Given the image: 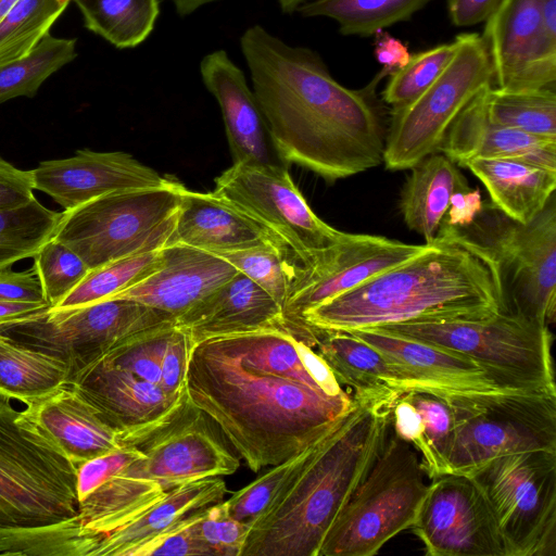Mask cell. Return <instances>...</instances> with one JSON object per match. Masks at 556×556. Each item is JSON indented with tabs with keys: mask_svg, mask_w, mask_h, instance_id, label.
<instances>
[{
	"mask_svg": "<svg viewBox=\"0 0 556 556\" xmlns=\"http://www.w3.org/2000/svg\"><path fill=\"white\" fill-rule=\"evenodd\" d=\"M42 303H21L0 301V325L21 320L48 309Z\"/></svg>",
	"mask_w": 556,
	"mask_h": 556,
	"instance_id": "6f0895ef",
	"label": "cell"
},
{
	"mask_svg": "<svg viewBox=\"0 0 556 556\" xmlns=\"http://www.w3.org/2000/svg\"><path fill=\"white\" fill-rule=\"evenodd\" d=\"M161 249L128 255L90 270L55 307L72 308L112 298L153 273Z\"/></svg>",
	"mask_w": 556,
	"mask_h": 556,
	"instance_id": "ab89813d",
	"label": "cell"
},
{
	"mask_svg": "<svg viewBox=\"0 0 556 556\" xmlns=\"http://www.w3.org/2000/svg\"><path fill=\"white\" fill-rule=\"evenodd\" d=\"M176 325L190 336L193 344L208 338L261 329L288 330L282 307L239 271L178 317Z\"/></svg>",
	"mask_w": 556,
	"mask_h": 556,
	"instance_id": "cb8c5ba5",
	"label": "cell"
},
{
	"mask_svg": "<svg viewBox=\"0 0 556 556\" xmlns=\"http://www.w3.org/2000/svg\"><path fill=\"white\" fill-rule=\"evenodd\" d=\"M76 478L77 465L0 394V525L76 517Z\"/></svg>",
	"mask_w": 556,
	"mask_h": 556,
	"instance_id": "ba28073f",
	"label": "cell"
},
{
	"mask_svg": "<svg viewBox=\"0 0 556 556\" xmlns=\"http://www.w3.org/2000/svg\"><path fill=\"white\" fill-rule=\"evenodd\" d=\"M0 301L49 305L33 266L24 271H13L10 268L0 269Z\"/></svg>",
	"mask_w": 556,
	"mask_h": 556,
	"instance_id": "816d5d0a",
	"label": "cell"
},
{
	"mask_svg": "<svg viewBox=\"0 0 556 556\" xmlns=\"http://www.w3.org/2000/svg\"><path fill=\"white\" fill-rule=\"evenodd\" d=\"M444 396L455 417L448 472L469 475L507 454L556 451V393Z\"/></svg>",
	"mask_w": 556,
	"mask_h": 556,
	"instance_id": "30bf717a",
	"label": "cell"
},
{
	"mask_svg": "<svg viewBox=\"0 0 556 556\" xmlns=\"http://www.w3.org/2000/svg\"><path fill=\"white\" fill-rule=\"evenodd\" d=\"M468 476L492 510L506 556L556 555V451L503 455Z\"/></svg>",
	"mask_w": 556,
	"mask_h": 556,
	"instance_id": "8fae6325",
	"label": "cell"
},
{
	"mask_svg": "<svg viewBox=\"0 0 556 556\" xmlns=\"http://www.w3.org/2000/svg\"><path fill=\"white\" fill-rule=\"evenodd\" d=\"M138 455L135 446L122 444L108 454L86 460L77 466L76 491L78 503L121 470Z\"/></svg>",
	"mask_w": 556,
	"mask_h": 556,
	"instance_id": "f907efd6",
	"label": "cell"
},
{
	"mask_svg": "<svg viewBox=\"0 0 556 556\" xmlns=\"http://www.w3.org/2000/svg\"><path fill=\"white\" fill-rule=\"evenodd\" d=\"M503 0H447L448 14L457 27L485 23Z\"/></svg>",
	"mask_w": 556,
	"mask_h": 556,
	"instance_id": "db71d44e",
	"label": "cell"
},
{
	"mask_svg": "<svg viewBox=\"0 0 556 556\" xmlns=\"http://www.w3.org/2000/svg\"><path fill=\"white\" fill-rule=\"evenodd\" d=\"M62 213L43 206L36 198L29 202L0 210V269L34 257L49 241Z\"/></svg>",
	"mask_w": 556,
	"mask_h": 556,
	"instance_id": "f35d334b",
	"label": "cell"
},
{
	"mask_svg": "<svg viewBox=\"0 0 556 556\" xmlns=\"http://www.w3.org/2000/svg\"><path fill=\"white\" fill-rule=\"evenodd\" d=\"M237 273L215 253L182 243L165 244L157 268L112 298L139 302L176 320Z\"/></svg>",
	"mask_w": 556,
	"mask_h": 556,
	"instance_id": "7402d4cb",
	"label": "cell"
},
{
	"mask_svg": "<svg viewBox=\"0 0 556 556\" xmlns=\"http://www.w3.org/2000/svg\"><path fill=\"white\" fill-rule=\"evenodd\" d=\"M265 290L281 307L290 295L299 265L283 244L267 242L248 249L215 253Z\"/></svg>",
	"mask_w": 556,
	"mask_h": 556,
	"instance_id": "60d3db41",
	"label": "cell"
},
{
	"mask_svg": "<svg viewBox=\"0 0 556 556\" xmlns=\"http://www.w3.org/2000/svg\"><path fill=\"white\" fill-rule=\"evenodd\" d=\"M68 379L65 362L0 333V394L27 404Z\"/></svg>",
	"mask_w": 556,
	"mask_h": 556,
	"instance_id": "d6a6232c",
	"label": "cell"
},
{
	"mask_svg": "<svg viewBox=\"0 0 556 556\" xmlns=\"http://www.w3.org/2000/svg\"><path fill=\"white\" fill-rule=\"evenodd\" d=\"M240 49L273 142L289 165L333 182L383 163L376 97L383 70L367 86L346 88L317 52L288 45L260 24L243 31Z\"/></svg>",
	"mask_w": 556,
	"mask_h": 556,
	"instance_id": "6da1fadb",
	"label": "cell"
},
{
	"mask_svg": "<svg viewBox=\"0 0 556 556\" xmlns=\"http://www.w3.org/2000/svg\"><path fill=\"white\" fill-rule=\"evenodd\" d=\"M375 39L374 54L388 76L401 70L409 61L412 53L408 46L390 34L378 31Z\"/></svg>",
	"mask_w": 556,
	"mask_h": 556,
	"instance_id": "11a10c76",
	"label": "cell"
},
{
	"mask_svg": "<svg viewBox=\"0 0 556 556\" xmlns=\"http://www.w3.org/2000/svg\"><path fill=\"white\" fill-rule=\"evenodd\" d=\"M60 1H61L62 3H64V4H68V3H70V1H72V0H60Z\"/></svg>",
	"mask_w": 556,
	"mask_h": 556,
	"instance_id": "91938a15",
	"label": "cell"
},
{
	"mask_svg": "<svg viewBox=\"0 0 556 556\" xmlns=\"http://www.w3.org/2000/svg\"><path fill=\"white\" fill-rule=\"evenodd\" d=\"M100 535L78 516L42 526L0 525V555L96 556Z\"/></svg>",
	"mask_w": 556,
	"mask_h": 556,
	"instance_id": "836d02e7",
	"label": "cell"
},
{
	"mask_svg": "<svg viewBox=\"0 0 556 556\" xmlns=\"http://www.w3.org/2000/svg\"><path fill=\"white\" fill-rule=\"evenodd\" d=\"M506 311L498 261L454 226L412 258L306 311L303 323L349 332L408 321L477 319Z\"/></svg>",
	"mask_w": 556,
	"mask_h": 556,
	"instance_id": "3957f363",
	"label": "cell"
},
{
	"mask_svg": "<svg viewBox=\"0 0 556 556\" xmlns=\"http://www.w3.org/2000/svg\"><path fill=\"white\" fill-rule=\"evenodd\" d=\"M198 527L212 556H240L249 523L232 518L225 501L203 508Z\"/></svg>",
	"mask_w": 556,
	"mask_h": 556,
	"instance_id": "7dc6e473",
	"label": "cell"
},
{
	"mask_svg": "<svg viewBox=\"0 0 556 556\" xmlns=\"http://www.w3.org/2000/svg\"><path fill=\"white\" fill-rule=\"evenodd\" d=\"M67 383L91 403L118 433L157 419L181 396H170L161 386L103 358L78 371Z\"/></svg>",
	"mask_w": 556,
	"mask_h": 556,
	"instance_id": "484cf974",
	"label": "cell"
},
{
	"mask_svg": "<svg viewBox=\"0 0 556 556\" xmlns=\"http://www.w3.org/2000/svg\"><path fill=\"white\" fill-rule=\"evenodd\" d=\"M314 350L330 368L338 383L351 392H401L400 374L391 362L351 333L319 330Z\"/></svg>",
	"mask_w": 556,
	"mask_h": 556,
	"instance_id": "1f68e13d",
	"label": "cell"
},
{
	"mask_svg": "<svg viewBox=\"0 0 556 556\" xmlns=\"http://www.w3.org/2000/svg\"><path fill=\"white\" fill-rule=\"evenodd\" d=\"M202 81L216 99L225 124L233 163L265 170L289 168L270 137L258 101L243 71L223 50H214L200 63Z\"/></svg>",
	"mask_w": 556,
	"mask_h": 556,
	"instance_id": "44dd1931",
	"label": "cell"
},
{
	"mask_svg": "<svg viewBox=\"0 0 556 556\" xmlns=\"http://www.w3.org/2000/svg\"><path fill=\"white\" fill-rule=\"evenodd\" d=\"M226 493L227 485L222 477L180 484L119 527L101 533L96 556H131L138 546L170 529L193 511L224 501Z\"/></svg>",
	"mask_w": 556,
	"mask_h": 556,
	"instance_id": "83f0119b",
	"label": "cell"
},
{
	"mask_svg": "<svg viewBox=\"0 0 556 556\" xmlns=\"http://www.w3.org/2000/svg\"><path fill=\"white\" fill-rule=\"evenodd\" d=\"M462 355L483 367L502 386L556 393L548 326L511 311L477 319L408 321L376 327Z\"/></svg>",
	"mask_w": 556,
	"mask_h": 556,
	"instance_id": "52a82bcc",
	"label": "cell"
},
{
	"mask_svg": "<svg viewBox=\"0 0 556 556\" xmlns=\"http://www.w3.org/2000/svg\"><path fill=\"white\" fill-rule=\"evenodd\" d=\"M399 394L351 392L349 407L249 523L240 556H318L328 531L381 450Z\"/></svg>",
	"mask_w": 556,
	"mask_h": 556,
	"instance_id": "277c9868",
	"label": "cell"
},
{
	"mask_svg": "<svg viewBox=\"0 0 556 556\" xmlns=\"http://www.w3.org/2000/svg\"><path fill=\"white\" fill-rule=\"evenodd\" d=\"M431 0H313L300 7L303 17L336 21L344 36H371L410 17Z\"/></svg>",
	"mask_w": 556,
	"mask_h": 556,
	"instance_id": "d590c367",
	"label": "cell"
},
{
	"mask_svg": "<svg viewBox=\"0 0 556 556\" xmlns=\"http://www.w3.org/2000/svg\"><path fill=\"white\" fill-rule=\"evenodd\" d=\"M87 29L117 49L136 48L152 34L160 0H73Z\"/></svg>",
	"mask_w": 556,
	"mask_h": 556,
	"instance_id": "e575fe53",
	"label": "cell"
},
{
	"mask_svg": "<svg viewBox=\"0 0 556 556\" xmlns=\"http://www.w3.org/2000/svg\"><path fill=\"white\" fill-rule=\"evenodd\" d=\"M455 227V226H454ZM488 249L498 261L506 311L545 326L556 308V204L555 195L530 223H518L493 206L482 210L466 225L456 227Z\"/></svg>",
	"mask_w": 556,
	"mask_h": 556,
	"instance_id": "7c38bea8",
	"label": "cell"
},
{
	"mask_svg": "<svg viewBox=\"0 0 556 556\" xmlns=\"http://www.w3.org/2000/svg\"><path fill=\"white\" fill-rule=\"evenodd\" d=\"M138 455L78 503V518L108 533L186 482L235 473L241 458L187 391L157 419L119 432Z\"/></svg>",
	"mask_w": 556,
	"mask_h": 556,
	"instance_id": "5b68a950",
	"label": "cell"
},
{
	"mask_svg": "<svg viewBox=\"0 0 556 556\" xmlns=\"http://www.w3.org/2000/svg\"><path fill=\"white\" fill-rule=\"evenodd\" d=\"M177 14L181 17L188 16L200 8L220 0H170ZM308 0H276L282 13L292 14L298 12L301 5Z\"/></svg>",
	"mask_w": 556,
	"mask_h": 556,
	"instance_id": "9f6ffc18",
	"label": "cell"
},
{
	"mask_svg": "<svg viewBox=\"0 0 556 556\" xmlns=\"http://www.w3.org/2000/svg\"><path fill=\"white\" fill-rule=\"evenodd\" d=\"M176 323L169 315L127 299H105L72 308H51L0 325V333L53 355L70 368V379L131 337Z\"/></svg>",
	"mask_w": 556,
	"mask_h": 556,
	"instance_id": "5bb4252c",
	"label": "cell"
},
{
	"mask_svg": "<svg viewBox=\"0 0 556 556\" xmlns=\"http://www.w3.org/2000/svg\"><path fill=\"white\" fill-rule=\"evenodd\" d=\"M485 89L452 122L438 151L459 166L473 159L515 157L556 169V139L492 123L484 109Z\"/></svg>",
	"mask_w": 556,
	"mask_h": 556,
	"instance_id": "d4e9b609",
	"label": "cell"
},
{
	"mask_svg": "<svg viewBox=\"0 0 556 556\" xmlns=\"http://www.w3.org/2000/svg\"><path fill=\"white\" fill-rule=\"evenodd\" d=\"M382 236L348 233L307 265H298L283 316L291 334L315 346L317 332L303 323V314L364 280L394 267L424 251Z\"/></svg>",
	"mask_w": 556,
	"mask_h": 556,
	"instance_id": "2e32d148",
	"label": "cell"
},
{
	"mask_svg": "<svg viewBox=\"0 0 556 556\" xmlns=\"http://www.w3.org/2000/svg\"><path fill=\"white\" fill-rule=\"evenodd\" d=\"M33 258L50 307H55L90 271L80 256L53 237Z\"/></svg>",
	"mask_w": 556,
	"mask_h": 556,
	"instance_id": "f6af8a7d",
	"label": "cell"
},
{
	"mask_svg": "<svg viewBox=\"0 0 556 556\" xmlns=\"http://www.w3.org/2000/svg\"><path fill=\"white\" fill-rule=\"evenodd\" d=\"M410 528L431 556H506L492 510L468 475L431 478Z\"/></svg>",
	"mask_w": 556,
	"mask_h": 556,
	"instance_id": "e0dca14e",
	"label": "cell"
},
{
	"mask_svg": "<svg viewBox=\"0 0 556 556\" xmlns=\"http://www.w3.org/2000/svg\"><path fill=\"white\" fill-rule=\"evenodd\" d=\"M67 5L60 0H20L0 21V63L27 55Z\"/></svg>",
	"mask_w": 556,
	"mask_h": 556,
	"instance_id": "b9f144b4",
	"label": "cell"
},
{
	"mask_svg": "<svg viewBox=\"0 0 556 556\" xmlns=\"http://www.w3.org/2000/svg\"><path fill=\"white\" fill-rule=\"evenodd\" d=\"M484 109L494 124L556 139L555 87L525 90L489 87L484 91Z\"/></svg>",
	"mask_w": 556,
	"mask_h": 556,
	"instance_id": "8d00e7d4",
	"label": "cell"
},
{
	"mask_svg": "<svg viewBox=\"0 0 556 556\" xmlns=\"http://www.w3.org/2000/svg\"><path fill=\"white\" fill-rule=\"evenodd\" d=\"M76 56L75 38L48 33L27 55L0 63V104L18 97H35L52 74Z\"/></svg>",
	"mask_w": 556,
	"mask_h": 556,
	"instance_id": "74e56055",
	"label": "cell"
},
{
	"mask_svg": "<svg viewBox=\"0 0 556 556\" xmlns=\"http://www.w3.org/2000/svg\"><path fill=\"white\" fill-rule=\"evenodd\" d=\"M175 323L140 332L112 349L101 358L137 377L161 386L160 355Z\"/></svg>",
	"mask_w": 556,
	"mask_h": 556,
	"instance_id": "bcb514c9",
	"label": "cell"
},
{
	"mask_svg": "<svg viewBox=\"0 0 556 556\" xmlns=\"http://www.w3.org/2000/svg\"><path fill=\"white\" fill-rule=\"evenodd\" d=\"M186 187L169 178L157 187L104 194L62 213L53 238L90 270L160 249L174 228Z\"/></svg>",
	"mask_w": 556,
	"mask_h": 556,
	"instance_id": "9c48e42d",
	"label": "cell"
},
{
	"mask_svg": "<svg viewBox=\"0 0 556 556\" xmlns=\"http://www.w3.org/2000/svg\"><path fill=\"white\" fill-rule=\"evenodd\" d=\"M457 50L440 76L414 101L391 109L383 163L390 170L409 169L437 152L452 122L493 84L488 47L477 33L459 34Z\"/></svg>",
	"mask_w": 556,
	"mask_h": 556,
	"instance_id": "4fadbf2b",
	"label": "cell"
},
{
	"mask_svg": "<svg viewBox=\"0 0 556 556\" xmlns=\"http://www.w3.org/2000/svg\"><path fill=\"white\" fill-rule=\"evenodd\" d=\"M202 510L193 511L170 529L138 546L131 556H212L199 532Z\"/></svg>",
	"mask_w": 556,
	"mask_h": 556,
	"instance_id": "c3c4849f",
	"label": "cell"
},
{
	"mask_svg": "<svg viewBox=\"0 0 556 556\" xmlns=\"http://www.w3.org/2000/svg\"><path fill=\"white\" fill-rule=\"evenodd\" d=\"M316 441L299 454L271 466L269 470L236 491L225 501L229 515L239 521L250 523L269 505L273 498L303 466Z\"/></svg>",
	"mask_w": 556,
	"mask_h": 556,
	"instance_id": "ee69618b",
	"label": "cell"
},
{
	"mask_svg": "<svg viewBox=\"0 0 556 556\" xmlns=\"http://www.w3.org/2000/svg\"><path fill=\"white\" fill-rule=\"evenodd\" d=\"M463 167L485 187L491 206L521 224L544 210L556 188V169L521 159H473Z\"/></svg>",
	"mask_w": 556,
	"mask_h": 556,
	"instance_id": "f1b7e54d",
	"label": "cell"
},
{
	"mask_svg": "<svg viewBox=\"0 0 556 556\" xmlns=\"http://www.w3.org/2000/svg\"><path fill=\"white\" fill-rule=\"evenodd\" d=\"M193 345L190 336L175 323L160 355L161 387L170 396L177 397L186 391V376Z\"/></svg>",
	"mask_w": 556,
	"mask_h": 556,
	"instance_id": "681fc988",
	"label": "cell"
},
{
	"mask_svg": "<svg viewBox=\"0 0 556 556\" xmlns=\"http://www.w3.org/2000/svg\"><path fill=\"white\" fill-rule=\"evenodd\" d=\"M267 242L286 245L268 228L213 191L203 193L186 188L166 244L182 243L212 253H219L248 249Z\"/></svg>",
	"mask_w": 556,
	"mask_h": 556,
	"instance_id": "4316f807",
	"label": "cell"
},
{
	"mask_svg": "<svg viewBox=\"0 0 556 556\" xmlns=\"http://www.w3.org/2000/svg\"><path fill=\"white\" fill-rule=\"evenodd\" d=\"M409 169L400 195V211L406 226L430 244L455 195L470 187L456 164L440 151L427 155Z\"/></svg>",
	"mask_w": 556,
	"mask_h": 556,
	"instance_id": "4dcf8cb0",
	"label": "cell"
},
{
	"mask_svg": "<svg viewBox=\"0 0 556 556\" xmlns=\"http://www.w3.org/2000/svg\"><path fill=\"white\" fill-rule=\"evenodd\" d=\"M213 192L273 231L300 265L312 263L346 235L313 212L289 168L265 170L233 163L216 177Z\"/></svg>",
	"mask_w": 556,
	"mask_h": 556,
	"instance_id": "9a60e30c",
	"label": "cell"
},
{
	"mask_svg": "<svg viewBox=\"0 0 556 556\" xmlns=\"http://www.w3.org/2000/svg\"><path fill=\"white\" fill-rule=\"evenodd\" d=\"M20 0H0V21Z\"/></svg>",
	"mask_w": 556,
	"mask_h": 556,
	"instance_id": "680465c9",
	"label": "cell"
},
{
	"mask_svg": "<svg viewBox=\"0 0 556 556\" xmlns=\"http://www.w3.org/2000/svg\"><path fill=\"white\" fill-rule=\"evenodd\" d=\"M34 190L31 170L20 169L0 156V210L29 202Z\"/></svg>",
	"mask_w": 556,
	"mask_h": 556,
	"instance_id": "f5cc1de1",
	"label": "cell"
},
{
	"mask_svg": "<svg viewBox=\"0 0 556 556\" xmlns=\"http://www.w3.org/2000/svg\"><path fill=\"white\" fill-rule=\"evenodd\" d=\"M426 471L415 447L390 422L364 480L328 531L318 556H372L410 528L427 494Z\"/></svg>",
	"mask_w": 556,
	"mask_h": 556,
	"instance_id": "8992f818",
	"label": "cell"
},
{
	"mask_svg": "<svg viewBox=\"0 0 556 556\" xmlns=\"http://www.w3.org/2000/svg\"><path fill=\"white\" fill-rule=\"evenodd\" d=\"M493 81L502 90L555 87L556 34L542 23L540 0H503L481 35Z\"/></svg>",
	"mask_w": 556,
	"mask_h": 556,
	"instance_id": "ac0fdd59",
	"label": "cell"
},
{
	"mask_svg": "<svg viewBox=\"0 0 556 556\" xmlns=\"http://www.w3.org/2000/svg\"><path fill=\"white\" fill-rule=\"evenodd\" d=\"M348 333L370 344L391 362L400 374L401 392L422 390L440 395L528 392L502 386L473 359L433 344L376 328Z\"/></svg>",
	"mask_w": 556,
	"mask_h": 556,
	"instance_id": "d6986e66",
	"label": "cell"
},
{
	"mask_svg": "<svg viewBox=\"0 0 556 556\" xmlns=\"http://www.w3.org/2000/svg\"><path fill=\"white\" fill-rule=\"evenodd\" d=\"M391 424L418 452L430 479L448 472L455 417L446 396L422 390L401 392L392 406Z\"/></svg>",
	"mask_w": 556,
	"mask_h": 556,
	"instance_id": "f546056e",
	"label": "cell"
},
{
	"mask_svg": "<svg viewBox=\"0 0 556 556\" xmlns=\"http://www.w3.org/2000/svg\"><path fill=\"white\" fill-rule=\"evenodd\" d=\"M458 47L457 38L412 54L401 70L390 75L382 92L391 109L402 108L419 97L444 71Z\"/></svg>",
	"mask_w": 556,
	"mask_h": 556,
	"instance_id": "7bdbcfd3",
	"label": "cell"
},
{
	"mask_svg": "<svg viewBox=\"0 0 556 556\" xmlns=\"http://www.w3.org/2000/svg\"><path fill=\"white\" fill-rule=\"evenodd\" d=\"M23 413L77 466L121 447L118 431L70 383L27 403Z\"/></svg>",
	"mask_w": 556,
	"mask_h": 556,
	"instance_id": "603a6c76",
	"label": "cell"
},
{
	"mask_svg": "<svg viewBox=\"0 0 556 556\" xmlns=\"http://www.w3.org/2000/svg\"><path fill=\"white\" fill-rule=\"evenodd\" d=\"M30 170L35 190L51 197L64 211L108 193L157 187L169 179L129 153L89 149L71 157L42 161Z\"/></svg>",
	"mask_w": 556,
	"mask_h": 556,
	"instance_id": "ffe728a7",
	"label": "cell"
},
{
	"mask_svg": "<svg viewBox=\"0 0 556 556\" xmlns=\"http://www.w3.org/2000/svg\"><path fill=\"white\" fill-rule=\"evenodd\" d=\"M186 391L256 472L299 454L349 407L351 392L329 395L252 358L230 336L190 352Z\"/></svg>",
	"mask_w": 556,
	"mask_h": 556,
	"instance_id": "7a4b0ae2",
	"label": "cell"
}]
</instances>
